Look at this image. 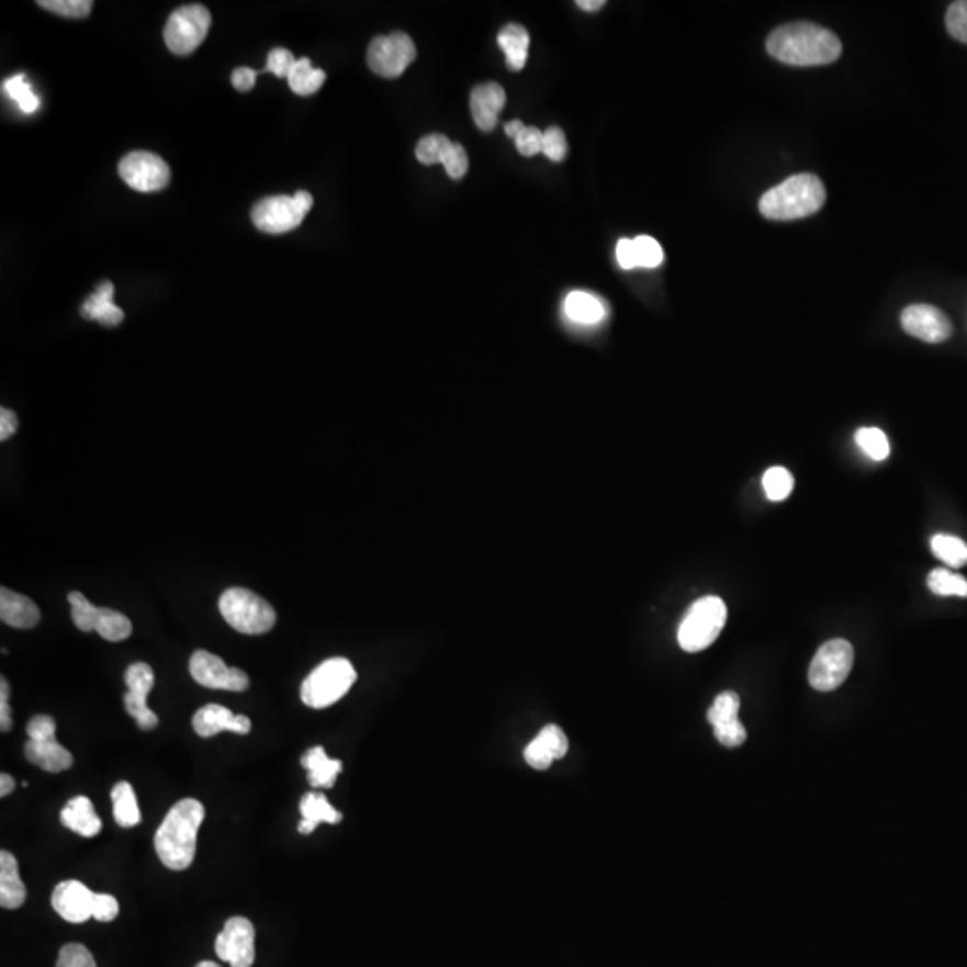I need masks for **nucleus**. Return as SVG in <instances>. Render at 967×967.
<instances>
[{
  "mask_svg": "<svg viewBox=\"0 0 967 967\" xmlns=\"http://www.w3.org/2000/svg\"><path fill=\"white\" fill-rule=\"evenodd\" d=\"M414 59H416V45L413 38L402 31H394L387 36H376L368 49V65L382 78H400Z\"/></svg>",
  "mask_w": 967,
  "mask_h": 967,
  "instance_id": "9b49d317",
  "label": "nucleus"
},
{
  "mask_svg": "<svg viewBox=\"0 0 967 967\" xmlns=\"http://www.w3.org/2000/svg\"><path fill=\"white\" fill-rule=\"evenodd\" d=\"M300 812H302L303 819L297 824V832L303 833V835H311V833L316 832L317 824H322V822L337 824V822L342 821L340 812H337L336 808L331 807L323 794H305L302 801H300Z\"/></svg>",
  "mask_w": 967,
  "mask_h": 967,
  "instance_id": "bb28decb",
  "label": "nucleus"
},
{
  "mask_svg": "<svg viewBox=\"0 0 967 967\" xmlns=\"http://www.w3.org/2000/svg\"><path fill=\"white\" fill-rule=\"evenodd\" d=\"M901 325L909 336L924 342H944L952 336V322L943 311L932 305H910L901 314Z\"/></svg>",
  "mask_w": 967,
  "mask_h": 967,
  "instance_id": "f3484780",
  "label": "nucleus"
},
{
  "mask_svg": "<svg viewBox=\"0 0 967 967\" xmlns=\"http://www.w3.org/2000/svg\"><path fill=\"white\" fill-rule=\"evenodd\" d=\"M296 61L297 59H294L291 50L278 47V49H272L271 53H269L266 70H268V72L274 74L277 78L288 79L289 74H291L292 67H294V64H296Z\"/></svg>",
  "mask_w": 967,
  "mask_h": 967,
  "instance_id": "49530a36",
  "label": "nucleus"
},
{
  "mask_svg": "<svg viewBox=\"0 0 967 967\" xmlns=\"http://www.w3.org/2000/svg\"><path fill=\"white\" fill-rule=\"evenodd\" d=\"M515 142L520 155L536 156L543 153V132L538 127H526Z\"/></svg>",
  "mask_w": 967,
  "mask_h": 967,
  "instance_id": "de8ad7c7",
  "label": "nucleus"
},
{
  "mask_svg": "<svg viewBox=\"0 0 967 967\" xmlns=\"http://www.w3.org/2000/svg\"><path fill=\"white\" fill-rule=\"evenodd\" d=\"M212 25L210 11L201 4L183 5L167 20L164 38L170 53L189 56L203 44Z\"/></svg>",
  "mask_w": 967,
  "mask_h": 967,
  "instance_id": "1a4fd4ad",
  "label": "nucleus"
},
{
  "mask_svg": "<svg viewBox=\"0 0 967 967\" xmlns=\"http://www.w3.org/2000/svg\"><path fill=\"white\" fill-rule=\"evenodd\" d=\"M11 728H13V720H11L10 708V683L5 681V677H2L0 679V731L5 733Z\"/></svg>",
  "mask_w": 967,
  "mask_h": 967,
  "instance_id": "8fccbe9b",
  "label": "nucleus"
},
{
  "mask_svg": "<svg viewBox=\"0 0 967 967\" xmlns=\"http://www.w3.org/2000/svg\"><path fill=\"white\" fill-rule=\"evenodd\" d=\"M564 314L577 325H597L606 316V305L589 292L574 291L564 300Z\"/></svg>",
  "mask_w": 967,
  "mask_h": 967,
  "instance_id": "cd10ccee",
  "label": "nucleus"
},
{
  "mask_svg": "<svg viewBox=\"0 0 967 967\" xmlns=\"http://www.w3.org/2000/svg\"><path fill=\"white\" fill-rule=\"evenodd\" d=\"M856 442L862 448V452L873 461H885L890 456L889 439L885 436L884 430L876 427L861 428L856 432Z\"/></svg>",
  "mask_w": 967,
  "mask_h": 967,
  "instance_id": "f704fd0d",
  "label": "nucleus"
},
{
  "mask_svg": "<svg viewBox=\"0 0 967 967\" xmlns=\"http://www.w3.org/2000/svg\"><path fill=\"white\" fill-rule=\"evenodd\" d=\"M637 248L638 268L654 269L663 262V248L649 235L632 238Z\"/></svg>",
  "mask_w": 967,
  "mask_h": 967,
  "instance_id": "a19ab883",
  "label": "nucleus"
},
{
  "mask_svg": "<svg viewBox=\"0 0 967 967\" xmlns=\"http://www.w3.org/2000/svg\"><path fill=\"white\" fill-rule=\"evenodd\" d=\"M27 890L20 878L19 862L10 851L0 853V904L8 910H16L25 903Z\"/></svg>",
  "mask_w": 967,
  "mask_h": 967,
  "instance_id": "393cba45",
  "label": "nucleus"
},
{
  "mask_svg": "<svg viewBox=\"0 0 967 967\" xmlns=\"http://www.w3.org/2000/svg\"><path fill=\"white\" fill-rule=\"evenodd\" d=\"M530 36L520 24H509L498 34V45L506 53L507 67L513 72H520L529 58Z\"/></svg>",
  "mask_w": 967,
  "mask_h": 967,
  "instance_id": "c85d7f7f",
  "label": "nucleus"
},
{
  "mask_svg": "<svg viewBox=\"0 0 967 967\" xmlns=\"http://www.w3.org/2000/svg\"><path fill=\"white\" fill-rule=\"evenodd\" d=\"M617 260L618 263H620V268L622 269L638 268L637 248H634V240H629V238H622V240H618Z\"/></svg>",
  "mask_w": 967,
  "mask_h": 967,
  "instance_id": "3c124183",
  "label": "nucleus"
},
{
  "mask_svg": "<svg viewBox=\"0 0 967 967\" xmlns=\"http://www.w3.org/2000/svg\"><path fill=\"white\" fill-rule=\"evenodd\" d=\"M13 790H15V779L11 778L10 774H0V796L8 798Z\"/></svg>",
  "mask_w": 967,
  "mask_h": 967,
  "instance_id": "5fc2aeb1",
  "label": "nucleus"
},
{
  "mask_svg": "<svg viewBox=\"0 0 967 967\" xmlns=\"http://www.w3.org/2000/svg\"><path fill=\"white\" fill-rule=\"evenodd\" d=\"M569 739L560 726H544L532 742L524 751L527 764L536 771H547L555 760L569 753Z\"/></svg>",
  "mask_w": 967,
  "mask_h": 967,
  "instance_id": "aec40b11",
  "label": "nucleus"
},
{
  "mask_svg": "<svg viewBox=\"0 0 967 967\" xmlns=\"http://www.w3.org/2000/svg\"><path fill=\"white\" fill-rule=\"evenodd\" d=\"M506 106V90L498 83H484L473 88L470 98L473 121L482 132H493L498 115Z\"/></svg>",
  "mask_w": 967,
  "mask_h": 967,
  "instance_id": "412c9836",
  "label": "nucleus"
},
{
  "mask_svg": "<svg viewBox=\"0 0 967 967\" xmlns=\"http://www.w3.org/2000/svg\"><path fill=\"white\" fill-rule=\"evenodd\" d=\"M232 83L238 92H249L257 83V72L254 68L240 67L232 74Z\"/></svg>",
  "mask_w": 967,
  "mask_h": 967,
  "instance_id": "603ef678",
  "label": "nucleus"
},
{
  "mask_svg": "<svg viewBox=\"0 0 967 967\" xmlns=\"http://www.w3.org/2000/svg\"><path fill=\"white\" fill-rule=\"evenodd\" d=\"M526 127H527L526 124H524V122H521V121L507 122V124H506L507 136H510V138H513V140H516V138H518V136H520L521 133H524V130H526Z\"/></svg>",
  "mask_w": 967,
  "mask_h": 967,
  "instance_id": "6e6d98bb",
  "label": "nucleus"
},
{
  "mask_svg": "<svg viewBox=\"0 0 967 967\" xmlns=\"http://www.w3.org/2000/svg\"><path fill=\"white\" fill-rule=\"evenodd\" d=\"M740 697L734 691H722L708 710V722L726 747H739L747 740V731L739 720Z\"/></svg>",
  "mask_w": 967,
  "mask_h": 967,
  "instance_id": "dca6fc26",
  "label": "nucleus"
},
{
  "mask_svg": "<svg viewBox=\"0 0 967 967\" xmlns=\"http://www.w3.org/2000/svg\"><path fill=\"white\" fill-rule=\"evenodd\" d=\"M113 294H115V288L112 282L101 283L81 306V316L85 319L101 323L102 326L121 325L124 312L113 303Z\"/></svg>",
  "mask_w": 967,
  "mask_h": 967,
  "instance_id": "b1692460",
  "label": "nucleus"
},
{
  "mask_svg": "<svg viewBox=\"0 0 967 967\" xmlns=\"http://www.w3.org/2000/svg\"><path fill=\"white\" fill-rule=\"evenodd\" d=\"M93 631H98L99 637L108 642H122L132 637V620L115 609L98 608L93 618Z\"/></svg>",
  "mask_w": 967,
  "mask_h": 967,
  "instance_id": "7c9ffc66",
  "label": "nucleus"
},
{
  "mask_svg": "<svg viewBox=\"0 0 967 967\" xmlns=\"http://www.w3.org/2000/svg\"><path fill=\"white\" fill-rule=\"evenodd\" d=\"M303 768L308 773V782L314 788H331L342 771L340 760L328 758L325 747L316 745L308 749L302 758Z\"/></svg>",
  "mask_w": 967,
  "mask_h": 967,
  "instance_id": "a878e982",
  "label": "nucleus"
},
{
  "mask_svg": "<svg viewBox=\"0 0 967 967\" xmlns=\"http://www.w3.org/2000/svg\"><path fill=\"white\" fill-rule=\"evenodd\" d=\"M2 90H4L5 98L13 99L20 110L27 115L38 110V98L34 95L33 88L25 81L24 76H13V78L5 79L2 83Z\"/></svg>",
  "mask_w": 967,
  "mask_h": 967,
  "instance_id": "c9c22d12",
  "label": "nucleus"
},
{
  "mask_svg": "<svg viewBox=\"0 0 967 967\" xmlns=\"http://www.w3.org/2000/svg\"><path fill=\"white\" fill-rule=\"evenodd\" d=\"M312 195L300 190L294 195H272L258 201L251 210V220L260 232L269 235L289 234L300 228L305 215L311 212Z\"/></svg>",
  "mask_w": 967,
  "mask_h": 967,
  "instance_id": "0eeeda50",
  "label": "nucleus"
},
{
  "mask_svg": "<svg viewBox=\"0 0 967 967\" xmlns=\"http://www.w3.org/2000/svg\"><path fill=\"white\" fill-rule=\"evenodd\" d=\"M326 74L319 68L312 67L311 59H297L291 74H289V87L297 95H312L325 85Z\"/></svg>",
  "mask_w": 967,
  "mask_h": 967,
  "instance_id": "2f4dec72",
  "label": "nucleus"
},
{
  "mask_svg": "<svg viewBox=\"0 0 967 967\" xmlns=\"http://www.w3.org/2000/svg\"><path fill=\"white\" fill-rule=\"evenodd\" d=\"M127 694L124 696L127 713L136 720L138 728L144 731L155 730L158 726V717L147 706V696L155 686V672L147 663H133L126 671Z\"/></svg>",
  "mask_w": 967,
  "mask_h": 967,
  "instance_id": "2eb2a0df",
  "label": "nucleus"
},
{
  "mask_svg": "<svg viewBox=\"0 0 967 967\" xmlns=\"http://www.w3.org/2000/svg\"><path fill=\"white\" fill-rule=\"evenodd\" d=\"M450 144H452V140H450L448 136L439 135V133L424 136V138L418 142V146H416V158H418L424 166L441 164L442 156L447 153Z\"/></svg>",
  "mask_w": 967,
  "mask_h": 967,
  "instance_id": "4c0bfd02",
  "label": "nucleus"
},
{
  "mask_svg": "<svg viewBox=\"0 0 967 967\" xmlns=\"http://www.w3.org/2000/svg\"><path fill=\"white\" fill-rule=\"evenodd\" d=\"M93 895L87 885L78 880L61 881L53 892V909L68 923H85L93 918Z\"/></svg>",
  "mask_w": 967,
  "mask_h": 967,
  "instance_id": "a211bd4d",
  "label": "nucleus"
},
{
  "mask_svg": "<svg viewBox=\"0 0 967 967\" xmlns=\"http://www.w3.org/2000/svg\"><path fill=\"white\" fill-rule=\"evenodd\" d=\"M767 53L792 67H816L841 58L839 36L812 22H792L774 30L767 38Z\"/></svg>",
  "mask_w": 967,
  "mask_h": 967,
  "instance_id": "f257e3e1",
  "label": "nucleus"
},
{
  "mask_svg": "<svg viewBox=\"0 0 967 967\" xmlns=\"http://www.w3.org/2000/svg\"><path fill=\"white\" fill-rule=\"evenodd\" d=\"M190 676L195 683L214 690L246 691L249 677L240 668H229L220 656L209 651H195L190 657Z\"/></svg>",
  "mask_w": 967,
  "mask_h": 967,
  "instance_id": "4468645a",
  "label": "nucleus"
},
{
  "mask_svg": "<svg viewBox=\"0 0 967 967\" xmlns=\"http://www.w3.org/2000/svg\"><path fill=\"white\" fill-rule=\"evenodd\" d=\"M569 153V144L561 127H549L543 133V155L552 161H563Z\"/></svg>",
  "mask_w": 967,
  "mask_h": 967,
  "instance_id": "a18cd8bd",
  "label": "nucleus"
},
{
  "mask_svg": "<svg viewBox=\"0 0 967 967\" xmlns=\"http://www.w3.org/2000/svg\"><path fill=\"white\" fill-rule=\"evenodd\" d=\"M726 618H728V608L722 598L713 595L699 598L686 611L677 631L681 649L686 652L708 649L724 629Z\"/></svg>",
  "mask_w": 967,
  "mask_h": 967,
  "instance_id": "39448f33",
  "label": "nucleus"
},
{
  "mask_svg": "<svg viewBox=\"0 0 967 967\" xmlns=\"http://www.w3.org/2000/svg\"><path fill=\"white\" fill-rule=\"evenodd\" d=\"M764 490L768 501H785L794 490L792 473L788 472L787 468H768L764 475Z\"/></svg>",
  "mask_w": 967,
  "mask_h": 967,
  "instance_id": "e433bc0d",
  "label": "nucleus"
},
{
  "mask_svg": "<svg viewBox=\"0 0 967 967\" xmlns=\"http://www.w3.org/2000/svg\"><path fill=\"white\" fill-rule=\"evenodd\" d=\"M119 915V901L112 895H93V919L99 923H112Z\"/></svg>",
  "mask_w": 967,
  "mask_h": 967,
  "instance_id": "09e8293b",
  "label": "nucleus"
},
{
  "mask_svg": "<svg viewBox=\"0 0 967 967\" xmlns=\"http://www.w3.org/2000/svg\"><path fill=\"white\" fill-rule=\"evenodd\" d=\"M119 175L138 192H158L170 181V169L160 156L149 151H133L122 158Z\"/></svg>",
  "mask_w": 967,
  "mask_h": 967,
  "instance_id": "f8f14e48",
  "label": "nucleus"
},
{
  "mask_svg": "<svg viewBox=\"0 0 967 967\" xmlns=\"http://www.w3.org/2000/svg\"><path fill=\"white\" fill-rule=\"evenodd\" d=\"M56 967H98L92 953L88 952L87 946L78 943L65 944L59 952L58 963Z\"/></svg>",
  "mask_w": 967,
  "mask_h": 967,
  "instance_id": "79ce46f5",
  "label": "nucleus"
},
{
  "mask_svg": "<svg viewBox=\"0 0 967 967\" xmlns=\"http://www.w3.org/2000/svg\"><path fill=\"white\" fill-rule=\"evenodd\" d=\"M930 544L935 558L952 569H960L967 564V543L957 536L937 535Z\"/></svg>",
  "mask_w": 967,
  "mask_h": 967,
  "instance_id": "473e14b6",
  "label": "nucleus"
},
{
  "mask_svg": "<svg viewBox=\"0 0 967 967\" xmlns=\"http://www.w3.org/2000/svg\"><path fill=\"white\" fill-rule=\"evenodd\" d=\"M441 164L452 180H461L462 176L466 175L468 167H470V160H468L464 147L461 144H456V142H452L450 147H448L447 153L442 156Z\"/></svg>",
  "mask_w": 967,
  "mask_h": 967,
  "instance_id": "37998d69",
  "label": "nucleus"
},
{
  "mask_svg": "<svg viewBox=\"0 0 967 967\" xmlns=\"http://www.w3.org/2000/svg\"><path fill=\"white\" fill-rule=\"evenodd\" d=\"M195 967H221L220 964L212 963V960H203V963L198 964Z\"/></svg>",
  "mask_w": 967,
  "mask_h": 967,
  "instance_id": "13d9d810",
  "label": "nucleus"
},
{
  "mask_svg": "<svg viewBox=\"0 0 967 967\" xmlns=\"http://www.w3.org/2000/svg\"><path fill=\"white\" fill-rule=\"evenodd\" d=\"M195 733L203 739H212L223 731H232L237 734H248L251 731V720L246 715H235L221 705H206L195 711L192 719Z\"/></svg>",
  "mask_w": 967,
  "mask_h": 967,
  "instance_id": "6ab92c4d",
  "label": "nucleus"
},
{
  "mask_svg": "<svg viewBox=\"0 0 967 967\" xmlns=\"http://www.w3.org/2000/svg\"><path fill=\"white\" fill-rule=\"evenodd\" d=\"M946 27L953 38L967 44V0H958L949 5L946 13Z\"/></svg>",
  "mask_w": 967,
  "mask_h": 967,
  "instance_id": "c03bdc74",
  "label": "nucleus"
},
{
  "mask_svg": "<svg viewBox=\"0 0 967 967\" xmlns=\"http://www.w3.org/2000/svg\"><path fill=\"white\" fill-rule=\"evenodd\" d=\"M27 744L25 758L45 773H64L72 767L74 756L70 751L56 740V722L49 715H36L27 724Z\"/></svg>",
  "mask_w": 967,
  "mask_h": 967,
  "instance_id": "6e6552de",
  "label": "nucleus"
},
{
  "mask_svg": "<svg viewBox=\"0 0 967 967\" xmlns=\"http://www.w3.org/2000/svg\"><path fill=\"white\" fill-rule=\"evenodd\" d=\"M215 953L232 967H251L255 963V926L249 919H228L215 938Z\"/></svg>",
  "mask_w": 967,
  "mask_h": 967,
  "instance_id": "ddd939ff",
  "label": "nucleus"
},
{
  "mask_svg": "<svg viewBox=\"0 0 967 967\" xmlns=\"http://www.w3.org/2000/svg\"><path fill=\"white\" fill-rule=\"evenodd\" d=\"M112 801L113 817H115L119 827L133 828L140 824V808H138L135 790L130 783L121 782L113 787Z\"/></svg>",
  "mask_w": 967,
  "mask_h": 967,
  "instance_id": "c756f323",
  "label": "nucleus"
},
{
  "mask_svg": "<svg viewBox=\"0 0 967 967\" xmlns=\"http://www.w3.org/2000/svg\"><path fill=\"white\" fill-rule=\"evenodd\" d=\"M827 201V189L813 175L790 176L767 190L760 200V212L771 221H796L813 215Z\"/></svg>",
  "mask_w": 967,
  "mask_h": 967,
  "instance_id": "7ed1b4c3",
  "label": "nucleus"
},
{
  "mask_svg": "<svg viewBox=\"0 0 967 967\" xmlns=\"http://www.w3.org/2000/svg\"><path fill=\"white\" fill-rule=\"evenodd\" d=\"M224 620L243 634H263L277 623V612L268 600L244 588H229L221 595Z\"/></svg>",
  "mask_w": 967,
  "mask_h": 967,
  "instance_id": "423d86ee",
  "label": "nucleus"
},
{
  "mask_svg": "<svg viewBox=\"0 0 967 967\" xmlns=\"http://www.w3.org/2000/svg\"><path fill=\"white\" fill-rule=\"evenodd\" d=\"M38 5L67 19H85L90 15L93 4L90 0H40Z\"/></svg>",
  "mask_w": 967,
  "mask_h": 967,
  "instance_id": "58836bf2",
  "label": "nucleus"
},
{
  "mask_svg": "<svg viewBox=\"0 0 967 967\" xmlns=\"http://www.w3.org/2000/svg\"><path fill=\"white\" fill-rule=\"evenodd\" d=\"M0 618L11 628L31 629L40 622V609L25 595L13 589H0Z\"/></svg>",
  "mask_w": 967,
  "mask_h": 967,
  "instance_id": "4be33fe9",
  "label": "nucleus"
},
{
  "mask_svg": "<svg viewBox=\"0 0 967 967\" xmlns=\"http://www.w3.org/2000/svg\"><path fill=\"white\" fill-rule=\"evenodd\" d=\"M204 807L198 799H181L170 808L155 835L156 855L170 870H185L195 856Z\"/></svg>",
  "mask_w": 967,
  "mask_h": 967,
  "instance_id": "f03ea898",
  "label": "nucleus"
},
{
  "mask_svg": "<svg viewBox=\"0 0 967 967\" xmlns=\"http://www.w3.org/2000/svg\"><path fill=\"white\" fill-rule=\"evenodd\" d=\"M356 681V668L346 657H330L303 681L302 700L308 708L323 710L342 699Z\"/></svg>",
  "mask_w": 967,
  "mask_h": 967,
  "instance_id": "20e7f679",
  "label": "nucleus"
},
{
  "mask_svg": "<svg viewBox=\"0 0 967 967\" xmlns=\"http://www.w3.org/2000/svg\"><path fill=\"white\" fill-rule=\"evenodd\" d=\"M929 588L941 597H967V581L948 569H935L929 575Z\"/></svg>",
  "mask_w": 967,
  "mask_h": 967,
  "instance_id": "72a5a7b5",
  "label": "nucleus"
},
{
  "mask_svg": "<svg viewBox=\"0 0 967 967\" xmlns=\"http://www.w3.org/2000/svg\"><path fill=\"white\" fill-rule=\"evenodd\" d=\"M16 428H19L16 414L10 408H0V441H8L16 432Z\"/></svg>",
  "mask_w": 967,
  "mask_h": 967,
  "instance_id": "864d4df0",
  "label": "nucleus"
},
{
  "mask_svg": "<svg viewBox=\"0 0 967 967\" xmlns=\"http://www.w3.org/2000/svg\"><path fill=\"white\" fill-rule=\"evenodd\" d=\"M855 651L846 640H830L817 651L808 671L810 685L819 691H832L850 676Z\"/></svg>",
  "mask_w": 967,
  "mask_h": 967,
  "instance_id": "9d476101",
  "label": "nucleus"
},
{
  "mask_svg": "<svg viewBox=\"0 0 967 967\" xmlns=\"http://www.w3.org/2000/svg\"><path fill=\"white\" fill-rule=\"evenodd\" d=\"M59 819H61V824L68 828L70 832L87 836V839L98 836L102 830L101 819H99L92 801L87 796H78V798L70 799L65 805L64 810H61Z\"/></svg>",
  "mask_w": 967,
  "mask_h": 967,
  "instance_id": "5701e85b",
  "label": "nucleus"
},
{
  "mask_svg": "<svg viewBox=\"0 0 967 967\" xmlns=\"http://www.w3.org/2000/svg\"><path fill=\"white\" fill-rule=\"evenodd\" d=\"M577 5L584 11H598L603 10L606 2L604 0H578Z\"/></svg>",
  "mask_w": 967,
  "mask_h": 967,
  "instance_id": "4d7b16f0",
  "label": "nucleus"
},
{
  "mask_svg": "<svg viewBox=\"0 0 967 967\" xmlns=\"http://www.w3.org/2000/svg\"><path fill=\"white\" fill-rule=\"evenodd\" d=\"M68 603L72 606V620L76 628L83 632L93 631V618H95L98 608L88 603L87 597L79 592H70Z\"/></svg>",
  "mask_w": 967,
  "mask_h": 967,
  "instance_id": "ea45409f",
  "label": "nucleus"
}]
</instances>
